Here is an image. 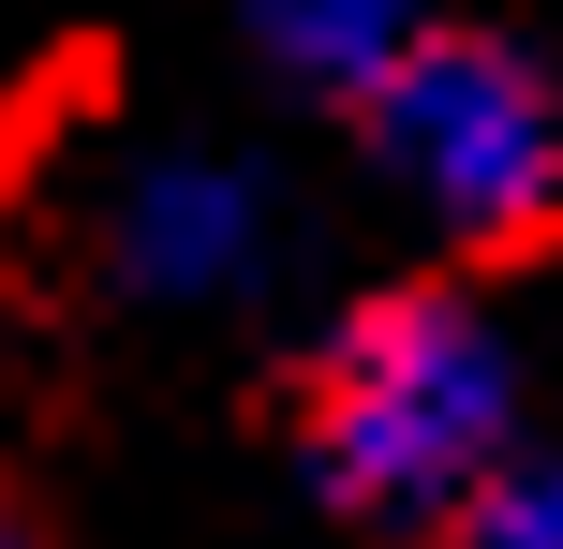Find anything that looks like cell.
Here are the masks:
<instances>
[{
	"mask_svg": "<svg viewBox=\"0 0 563 549\" xmlns=\"http://www.w3.org/2000/svg\"><path fill=\"white\" fill-rule=\"evenodd\" d=\"M519 446H534V356L460 267L356 283L297 342L282 461L356 549H430Z\"/></svg>",
	"mask_w": 563,
	"mask_h": 549,
	"instance_id": "cell-1",
	"label": "cell"
},
{
	"mask_svg": "<svg viewBox=\"0 0 563 549\" xmlns=\"http://www.w3.org/2000/svg\"><path fill=\"white\" fill-rule=\"evenodd\" d=\"M356 164L430 253H549L563 238V75L505 15H430L356 89Z\"/></svg>",
	"mask_w": 563,
	"mask_h": 549,
	"instance_id": "cell-2",
	"label": "cell"
},
{
	"mask_svg": "<svg viewBox=\"0 0 563 549\" xmlns=\"http://www.w3.org/2000/svg\"><path fill=\"white\" fill-rule=\"evenodd\" d=\"M75 267L119 312H164V327L267 312L282 267H297V194L238 134H134V149H104V178L75 208Z\"/></svg>",
	"mask_w": 563,
	"mask_h": 549,
	"instance_id": "cell-3",
	"label": "cell"
},
{
	"mask_svg": "<svg viewBox=\"0 0 563 549\" xmlns=\"http://www.w3.org/2000/svg\"><path fill=\"white\" fill-rule=\"evenodd\" d=\"M430 15H445V0H238L253 59H267L282 89H311V105H356V89L386 75Z\"/></svg>",
	"mask_w": 563,
	"mask_h": 549,
	"instance_id": "cell-4",
	"label": "cell"
},
{
	"mask_svg": "<svg viewBox=\"0 0 563 549\" xmlns=\"http://www.w3.org/2000/svg\"><path fill=\"white\" fill-rule=\"evenodd\" d=\"M430 549H563V446H519V461L489 475Z\"/></svg>",
	"mask_w": 563,
	"mask_h": 549,
	"instance_id": "cell-5",
	"label": "cell"
},
{
	"mask_svg": "<svg viewBox=\"0 0 563 549\" xmlns=\"http://www.w3.org/2000/svg\"><path fill=\"white\" fill-rule=\"evenodd\" d=\"M0 549H45V520H30V505H15V491H0Z\"/></svg>",
	"mask_w": 563,
	"mask_h": 549,
	"instance_id": "cell-6",
	"label": "cell"
}]
</instances>
